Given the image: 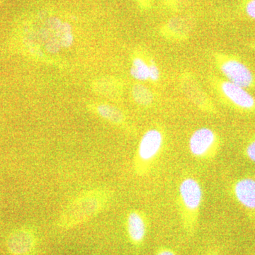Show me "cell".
Instances as JSON below:
<instances>
[{"instance_id": "cell-10", "label": "cell", "mask_w": 255, "mask_h": 255, "mask_svg": "<svg viewBox=\"0 0 255 255\" xmlns=\"http://www.w3.org/2000/svg\"><path fill=\"white\" fill-rule=\"evenodd\" d=\"M128 232L132 241L139 243L145 236L146 228L144 220L140 214L132 212L128 216Z\"/></svg>"}, {"instance_id": "cell-19", "label": "cell", "mask_w": 255, "mask_h": 255, "mask_svg": "<svg viewBox=\"0 0 255 255\" xmlns=\"http://www.w3.org/2000/svg\"><path fill=\"white\" fill-rule=\"evenodd\" d=\"M2 1V0H0V1Z\"/></svg>"}, {"instance_id": "cell-3", "label": "cell", "mask_w": 255, "mask_h": 255, "mask_svg": "<svg viewBox=\"0 0 255 255\" xmlns=\"http://www.w3.org/2000/svg\"><path fill=\"white\" fill-rule=\"evenodd\" d=\"M99 207L100 201L97 199V195L91 193L74 201L73 204L67 209L65 215L67 217H70L69 219L74 217V219L80 221L96 214Z\"/></svg>"}, {"instance_id": "cell-11", "label": "cell", "mask_w": 255, "mask_h": 255, "mask_svg": "<svg viewBox=\"0 0 255 255\" xmlns=\"http://www.w3.org/2000/svg\"><path fill=\"white\" fill-rule=\"evenodd\" d=\"M132 96L135 102L140 105L148 106L153 101V95L150 89L140 84H137L132 87Z\"/></svg>"}, {"instance_id": "cell-18", "label": "cell", "mask_w": 255, "mask_h": 255, "mask_svg": "<svg viewBox=\"0 0 255 255\" xmlns=\"http://www.w3.org/2000/svg\"><path fill=\"white\" fill-rule=\"evenodd\" d=\"M157 255H175L172 252L169 251H164L160 252V253H158Z\"/></svg>"}, {"instance_id": "cell-15", "label": "cell", "mask_w": 255, "mask_h": 255, "mask_svg": "<svg viewBox=\"0 0 255 255\" xmlns=\"http://www.w3.org/2000/svg\"><path fill=\"white\" fill-rule=\"evenodd\" d=\"M160 78V71L155 64L149 65V80L157 81Z\"/></svg>"}, {"instance_id": "cell-2", "label": "cell", "mask_w": 255, "mask_h": 255, "mask_svg": "<svg viewBox=\"0 0 255 255\" xmlns=\"http://www.w3.org/2000/svg\"><path fill=\"white\" fill-rule=\"evenodd\" d=\"M221 71L228 82L247 88L254 81L253 73L245 64L238 60H229L221 65Z\"/></svg>"}, {"instance_id": "cell-14", "label": "cell", "mask_w": 255, "mask_h": 255, "mask_svg": "<svg viewBox=\"0 0 255 255\" xmlns=\"http://www.w3.org/2000/svg\"><path fill=\"white\" fill-rule=\"evenodd\" d=\"M187 23L183 18H174L169 23V29L176 33H183L187 31Z\"/></svg>"}, {"instance_id": "cell-1", "label": "cell", "mask_w": 255, "mask_h": 255, "mask_svg": "<svg viewBox=\"0 0 255 255\" xmlns=\"http://www.w3.org/2000/svg\"><path fill=\"white\" fill-rule=\"evenodd\" d=\"M41 38L45 48L50 53H55L60 48H68L73 42L71 26L58 18L47 20L41 30Z\"/></svg>"}, {"instance_id": "cell-7", "label": "cell", "mask_w": 255, "mask_h": 255, "mask_svg": "<svg viewBox=\"0 0 255 255\" xmlns=\"http://www.w3.org/2000/svg\"><path fill=\"white\" fill-rule=\"evenodd\" d=\"M221 90L226 97L241 108L250 110L254 107L255 100L244 87L228 81L223 82Z\"/></svg>"}, {"instance_id": "cell-9", "label": "cell", "mask_w": 255, "mask_h": 255, "mask_svg": "<svg viewBox=\"0 0 255 255\" xmlns=\"http://www.w3.org/2000/svg\"><path fill=\"white\" fill-rule=\"evenodd\" d=\"M235 194L238 201L247 209H255V180L245 178L235 186Z\"/></svg>"}, {"instance_id": "cell-4", "label": "cell", "mask_w": 255, "mask_h": 255, "mask_svg": "<svg viewBox=\"0 0 255 255\" xmlns=\"http://www.w3.org/2000/svg\"><path fill=\"white\" fill-rule=\"evenodd\" d=\"M216 140L214 132L209 128L197 129L189 139V150L196 157H202L213 147Z\"/></svg>"}, {"instance_id": "cell-12", "label": "cell", "mask_w": 255, "mask_h": 255, "mask_svg": "<svg viewBox=\"0 0 255 255\" xmlns=\"http://www.w3.org/2000/svg\"><path fill=\"white\" fill-rule=\"evenodd\" d=\"M97 112L102 118L114 124H119L124 120L123 113L117 107L110 105H100L97 107Z\"/></svg>"}, {"instance_id": "cell-17", "label": "cell", "mask_w": 255, "mask_h": 255, "mask_svg": "<svg viewBox=\"0 0 255 255\" xmlns=\"http://www.w3.org/2000/svg\"><path fill=\"white\" fill-rule=\"evenodd\" d=\"M246 152L250 159L255 162V140L248 146Z\"/></svg>"}, {"instance_id": "cell-13", "label": "cell", "mask_w": 255, "mask_h": 255, "mask_svg": "<svg viewBox=\"0 0 255 255\" xmlns=\"http://www.w3.org/2000/svg\"><path fill=\"white\" fill-rule=\"evenodd\" d=\"M130 72L132 78L135 80L140 81L149 80V65L141 58H136L133 60Z\"/></svg>"}, {"instance_id": "cell-5", "label": "cell", "mask_w": 255, "mask_h": 255, "mask_svg": "<svg viewBox=\"0 0 255 255\" xmlns=\"http://www.w3.org/2000/svg\"><path fill=\"white\" fill-rule=\"evenodd\" d=\"M35 241L33 235L26 229H18L8 238L7 248L14 255H28L33 251Z\"/></svg>"}, {"instance_id": "cell-6", "label": "cell", "mask_w": 255, "mask_h": 255, "mask_svg": "<svg viewBox=\"0 0 255 255\" xmlns=\"http://www.w3.org/2000/svg\"><path fill=\"white\" fill-rule=\"evenodd\" d=\"M163 137L156 129H150L142 135L138 147V155L143 161L153 159L158 154L162 147Z\"/></svg>"}, {"instance_id": "cell-16", "label": "cell", "mask_w": 255, "mask_h": 255, "mask_svg": "<svg viewBox=\"0 0 255 255\" xmlns=\"http://www.w3.org/2000/svg\"><path fill=\"white\" fill-rule=\"evenodd\" d=\"M246 11L250 17L255 19V0H250L246 5Z\"/></svg>"}, {"instance_id": "cell-8", "label": "cell", "mask_w": 255, "mask_h": 255, "mask_svg": "<svg viewBox=\"0 0 255 255\" xmlns=\"http://www.w3.org/2000/svg\"><path fill=\"white\" fill-rule=\"evenodd\" d=\"M179 193L184 206L189 210H196L202 201V189L197 181L192 178L184 179L179 186Z\"/></svg>"}]
</instances>
